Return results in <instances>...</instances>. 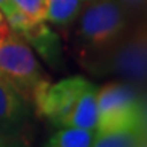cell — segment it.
I'll return each instance as SVG.
<instances>
[{
	"mask_svg": "<svg viewBox=\"0 0 147 147\" xmlns=\"http://www.w3.org/2000/svg\"><path fill=\"white\" fill-rule=\"evenodd\" d=\"M98 87L81 75H72L57 83L44 78L32 92L36 113L56 126L96 129Z\"/></svg>",
	"mask_w": 147,
	"mask_h": 147,
	"instance_id": "cell-1",
	"label": "cell"
},
{
	"mask_svg": "<svg viewBox=\"0 0 147 147\" xmlns=\"http://www.w3.org/2000/svg\"><path fill=\"white\" fill-rule=\"evenodd\" d=\"M126 12L120 0H87L78 15L75 47L81 62L104 53L125 35Z\"/></svg>",
	"mask_w": 147,
	"mask_h": 147,
	"instance_id": "cell-2",
	"label": "cell"
},
{
	"mask_svg": "<svg viewBox=\"0 0 147 147\" xmlns=\"http://www.w3.org/2000/svg\"><path fill=\"white\" fill-rule=\"evenodd\" d=\"M96 134L147 128L146 99L137 84L108 83L98 89Z\"/></svg>",
	"mask_w": 147,
	"mask_h": 147,
	"instance_id": "cell-3",
	"label": "cell"
},
{
	"mask_svg": "<svg viewBox=\"0 0 147 147\" xmlns=\"http://www.w3.org/2000/svg\"><path fill=\"white\" fill-rule=\"evenodd\" d=\"M146 33L138 29L120 38L104 53L84 62V68L96 75H114L126 83L141 84L146 80Z\"/></svg>",
	"mask_w": 147,
	"mask_h": 147,
	"instance_id": "cell-4",
	"label": "cell"
},
{
	"mask_svg": "<svg viewBox=\"0 0 147 147\" xmlns=\"http://www.w3.org/2000/svg\"><path fill=\"white\" fill-rule=\"evenodd\" d=\"M0 74L26 98L44 80L41 66L30 45L8 24L0 27Z\"/></svg>",
	"mask_w": 147,
	"mask_h": 147,
	"instance_id": "cell-5",
	"label": "cell"
},
{
	"mask_svg": "<svg viewBox=\"0 0 147 147\" xmlns=\"http://www.w3.org/2000/svg\"><path fill=\"white\" fill-rule=\"evenodd\" d=\"M29 117L27 98L5 75L0 74V132L21 137Z\"/></svg>",
	"mask_w": 147,
	"mask_h": 147,
	"instance_id": "cell-6",
	"label": "cell"
},
{
	"mask_svg": "<svg viewBox=\"0 0 147 147\" xmlns=\"http://www.w3.org/2000/svg\"><path fill=\"white\" fill-rule=\"evenodd\" d=\"M29 45H32L39 54L47 60L50 66H57L62 65L63 57H62V45H60L59 36L56 32H53L45 21H33L29 24L26 29L17 32Z\"/></svg>",
	"mask_w": 147,
	"mask_h": 147,
	"instance_id": "cell-7",
	"label": "cell"
},
{
	"mask_svg": "<svg viewBox=\"0 0 147 147\" xmlns=\"http://www.w3.org/2000/svg\"><path fill=\"white\" fill-rule=\"evenodd\" d=\"M147 144V128H131L114 132L96 134L95 147H144Z\"/></svg>",
	"mask_w": 147,
	"mask_h": 147,
	"instance_id": "cell-8",
	"label": "cell"
},
{
	"mask_svg": "<svg viewBox=\"0 0 147 147\" xmlns=\"http://www.w3.org/2000/svg\"><path fill=\"white\" fill-rule=\"evenodd\" d=\"M87 0H47V21L66 27L78 18Z\"/></svg>",
	"mask_w": 147,
	"mask_h": 147,
	"instance_id": "cell-9",
	"label": "cell"
},
{
	"mask_svg": "<svg viewBox=\"0 0 147 147\" xmlns=\"http://www.w3.org/2000/svg\"><path fill=\"white\" fill-rule=\"evenodd\" d=\"M96 137V129H84L75 126L59 128L50 137L47 146L50 147H90Z\"/></svg>",
	"mask_w": 147,
	"mask_h": 147,
	"instance_id": "cell-10",
	"label": "cell"
},
{
	"mask_svg": "<svg viewBox=\"0 0 147 147\" xmlns=\"http://www.w3.org/2000/svg\"><path fill=\"white\" fill-rule=\"evenodd\" d=\"M12 2L33 21H47V0H12Z\"/></svg>",
	"mask_w": 147,
	"mask_h": 147,
	"instance_id": "cell-11",
	"label": "cell"
},
{
	"mask_svg": "<svg viewBox=\"0 0 147 147\" xmlns=\"http://www.w3.org/2000/svg\"><path fill=\"white\" fill-rule=\"evenodd\" d=\"M20 9L17 8V6L14 5V2L12 0H0V12L3 14L5 20L8 21L9 18H12Z\"/></svg>",
	"mask_w": 147,
	"mask_h": 147,
	"instance_id": "cell-12",
	"label": "cell"
},
{
	"mask_svg": "<svg viewBox=\"0 0 147 147\" xmlns=\"http://www.w3.org/2000/svg\"><path fill=\"white\" fill-rule=\"evenodd\" d=\"M21 137H14V135H8V134L0 132V147H6V146H20L21 144Z\"/></svg>",
	"mask_w": 147,
	"mask_h": 147,
	"instance_id": "cell-13",
	"label": "cell"
},
{
	"mask_svg": "<svg viewBox=\"0 0 147 147\" xmlns=\"http://www.w3.org/2000/svg\"><path fill=\"white\" fill-rule=\"evenodd\" d=\"M125 6H129V8H137V6H140L144 0H120Z\"/></svg>",
	"mask_w": 147,
	"mask_h": 147,
	"instance_id": "cell-14",
	"label": "cell"
},
{
	"mask_svg": "<svg viewBox=\"0 0 147 147\" xmlns=\"http://www.w3.org/2000/svg\"><path fill=\"white\" fill-rule=\"evenodd\" d=\"M5 24H8V23H6V20H5L3 14H2V12H0V27H3Z\"/></svg>",
	"mask_w": 147,
	"mask_h": 147,
	"instance_id": "cell-15",
	"label": "cell"
}]
</instances>
